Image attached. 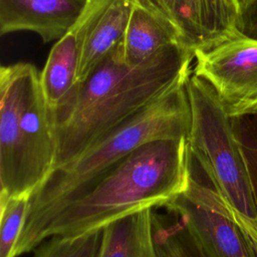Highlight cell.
<instances>
[{
  "label": "cell",
  "instance_id": "6da1fadb",
  "mask_svg": "<svg viewBox=\"0 0 257 257\" xmlns=\"http://www.w3.org/2000/svg\"><path fill=\"white\" fill-rule=\"evenodd\" d=\"M195 52L182 44L167 47L132 67L121 42L54 113L57 139L55 171L63 168L107 132L160 99L193 73Z\"/></svg>",
  "mask_w": 257,
  "mask_h": 257
},
{
  "label": "cell",
  "instance_id": "7a4b0ae2",
  "mask_svg": "<svg viewBox=\"0 0 257 257\" xmlns=\"http://www.w3.org/2000/svg\"><path fill=\"white\" fill-rule=\"evenodd\" d=\"M192 161L187 138L157 140L140 147L66 204L39 231L32 252L50 237L102 230L131 214L165 207L188 189Z\"/></svg>",
  "mask_w": 257,
  "mask_h": 257
},
{
  "label": "cell",
  "instance_id": "3957f363",
  "mask_svg": "<svg viewBox=\"0 0 257 257\" xmlns=\"http://www.w3.org/2000/svg\"><path fill=\"white\" fill-rule=\"evenodd\" d=\"M186 83L107 132L50 176L29 200L13 257L32 252V244L39 231L66 204L85 193L134 151L157 140L188 139L191 105Z\"/></svg>",
  "mask_w": 257,
  "mask_h": 257
},
{
  "label": "cell",
  "instance_id": "277c9868",
  "mask_svg": "<svg viewBox=\"0 0 257 257\" xmlns=\"http://www.w3.org/2000/svg\"><path fill=\"white\" fill-rule=\"evenodd\" d=\"M54 113L28 62L0 67V200L30 197L54 173Z\"/></svg>",
  "mask_w": 257,
  "mask_h": 257
},
{
  "label": "cell",
  "instance_id": "5b68a950",
  "mask_svg": "<svg viewBox=\"0 0 257 257\" xmlns=\"http://www.w3.org/2000/svg\"><path fill=\"white\" fill-rule=\"evenodd\" d=\"M186 88L191 105L188 143L192 159L230 209L257 219L245 160L231 117L213 88L192 73Z\"/></svg>",
  "mask_w": 257,
  "mask_h": 257
},
{
  "label": "cell",
  "instance_id": "8992f818",
  "mask_svg": "<svg viewBox=\"0 0 257 257\" xmlns=\"http://www.w3.org/2000/svg\"><path fill=\"white\" fill-rule=\"evenodd\" d=\"M193 74L213 88L230 117L257 113V40L236 32L195 51Z\"/></svg>",
  "mask_w": 257,
  "mask_h": 257
},
{
  "label": "cell",
  "instance_id": "52a82bcc",
  "mask_svg": "<svg viewBox=\"0 0 257 257\" xmlns=\"http://www.w3.org/2000/svg\"><path fill=\"white\" fill-rule=\"evenodd\" d=\"M165 208L184 221L207 257H256L225 203L193 172L188 189Z\"/></svg>",
  "mask_w": 257,
  "mask_h": 257
},
{
  "label": "cell",
  "instance_id": "ba28073f",
  "mask_svg": "<svg viewBox=\"0 0 257 257\" xmlns=\"http://www.w3.org/2000/svg\"><path fill=\"white\" fill-rule=\"evenodd\" d=\"M169 21L184 46L203 50L237 32L239 8L236 0H137Z\"/></svg>",
  "mask_w": 257,
  "mask_h": 257
},
{
  "label": "cell",
  "instance_id": "9c48e42d",
  "mask_svg": "<svg viewBox=\"0 0 257 257\" xmlns=\"http://www.w3.org/2000/svg\"><path fill=\"white\" fill-rule=\"evenodd\" d=\"M112 0H87L76 22L50 49L40 81L46 101L53 111H59L70 100L77 87L76 74L86 37Z\"/></svg>",
  "mask_w": 257,
  "mask_h": 257
},
{
  "label": "cell",
  "instance_id": "30bf717a",
  "mask_svg": "<svg viewBox=\"0 0 257 257\" xmlns=\"http://www.w3.org/2000/svg\"><path fill=\"white\" fill-rule=\"evenodd\" d=\"M87 0H0L2 35L27 31L57 41L76 22Z\"/></svg>",
  "mask_w": 257,
  "mask_h": 257
},
{
  "label": "cell",
  "instance_id": "8fae6325",
  "mask_svg": "<svg viewBox=\"0 0 257 257\" xmlns=\"http://www.w3.org/2000/svg\"><path fill=\"white\" fill-rule=\"evenodd\" d=\"M175 44L183 45L177 29L136 0L121 41L124 62L139 66Z\"/></svg>",
  "mask_w": 257,
  "mask_h": 257
},
{
  "label": "cell",
  "instance_id": "7c38bea8",
  "mask_svg": "<svg viewBox=\"0 0 257 257\" xmlns=\"http://www.w3.org/2000/svg\"><path fill=\"white\" fill-rule=\"evenodd\" d=\"M136 0H112L90 29L81 53L76 84L82 83L122 41Z\"/></svg>",
  "mask_w": 257,
  "mask_h": 257
},
{
  "label": "cell",
  "instance_id": "4fadbf2b",
  "mask_svg": "<svg viewBox=\"0 0 257 257\" xmlns=\"http://www.w3.org/2000/svg\"><path fill=\"white\" fill-rule=\"evenodd\" d=\"M154 214V209H146L103 228L100 257H158Z\"/></svg>",
  "mask_w": 257,
  "mask_h": 257
},
{
  "label": "cell",
  "instance_id": "5bb4252c",
  "mask_svg": "<svg viewBox=\"0 0 257 257\" xmlns=\"http://www.w3.org/2000/svg\"><path fill=\"white\" fill-rule=\"evenodd\" d=\"M154 214L155 243L158 257H207L184 221Z\"/></svg>",
  "mask_w": 257,
  "mask_h": 257
},
{
  "label": "cell",
  "instance_id": "9a60e30c",
  "mask_svg": "<svg viewBox=\"0 0 257 257\" xmlns=\"http://www.w3.org/2000/svg\"><path fill=\"white\" fill-rule=\"evenodd\" d=\"M102 230L77 236H53L33 251V257H100Z\"/></svg>",
  "mask_w": 257,
  "mask_h": 257
},
{
  "label": "cell",
  "instance_id": "2e32d148",
  "mask_svg": "<svg viewBox=\"0 0 257 257\" xmlns=\"http://www.w3.org/2000/svg\"><path fill=\"white\" fill-rule=\"evenodd\" d=\"M29 200L27 196L0 200V257H13L25 223Z\"/></svg>",
  "mask_w": 257,
  "mask_h": 257
},
{
  "label": "cell",
  "instance_id": "e0dca14e",
  "mask_svg": "<svg viewBox=\"0 0 257 257\" xmlns=\"http://www.w3.org/2000/svg\"><path fill=\"white\" fill-rule=\"evenodd\" d=\"M231 121L245 160L257 209V113L231 117Z\"/></svg>",
  "mask_w": 257,
  "mask_h": 257
},
{
  "label": "cell",
  "instance_id": "ac0fdd59",
  "mask_svg": "<svg viewBox=\"0 0 257 257\" xmlns=\"http://www.w3.org/2000/svg\"><path fill=\"white\" fill-rule=\"evenodd\" d=\"M236 30L245 37L257 40V0H250L239 10Z\"/></svg>",
  "mask_w": 257,
  "mask_h": 257
},
{
  "label": "cell",
  "instance_id": "d6986e66",
  "mask_svg": "<svg viewBox=\"0 0 257 257\" xmlns=\"http://www.w3.org/2000/svg\"><path fill=\"white\" fill-rule=\"evenodd\" d=\"M226 205V204H225ZM231 218L235 221V223L240 227L246 236L249 244L251 245L255 256L257 257V219L249 218L242 214L237 213L236 211L230 209L226 206Z\"/></svg>",
  "mask_w": 257,
  "mask_h": 257
},
{
  "label": "cell",
  "instance_id": "ffe728a7",
  "mask_svg": "<svg viewBox=\"0 0 257 257\" xmlns=\"http://www.w3.org/2000/svg\"><path fill=\"white\" fill-rule=\"evenodd\" d=\"M249 1H250V0H236V3H237V5H238L239 10H240L244 5H246Z\"/></svg>",
  "mask_w": 257,
  "mask_h": 257
}]
</instances>
